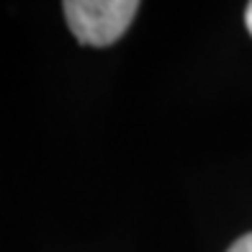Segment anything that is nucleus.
I'll return each instance as SVG.
<instances>
[{
	"instance_id": "f03ea898",
	"label": "nucleus",
	"mask_w": 252,
	"mask_h": 252,
	"mask_svg": "<svg viewBox=\"0 0 252 252\" xmlns=\"http://www.w3.org/2000/svg\"><path fill=\"white\" fill-rule=\"evenodd\" d=\"M226 252H252V232L250 234H245V237H239L237 242L229 247Z\"/></svg>"
},
{
	"instance_id": "f257e3e1",
	"label": "nucleus",
	"mask_w": 252,
	"mask_h": 252,
	"mask_svg": "<svg viewBox=\"0 0 252 252\" xmlns=\"http://www.w3.org/2000/svg\"><path fill=\"white\" fill-rule=\"evenodd\" d=\"M75 39L85 47H108L134 21L136 0H67L62 5Z\"/></svg>"
},
{
	"instance_id": "7ed1b4c3",
	"label": "nucleus",
	"mask_w": 252,
	"mask_h": 252,
	"mask_svg": "<svg viewBox=\"0 0 252 252\" xmlns=\"http://www.w3.org/2000/svg\"><path fill=\"white\" fill-rule=\"evenodd\" d=\"M245 24H247V31L252 33V3H250L247 10H245Z\"/></svg>"
}]
</instances>
